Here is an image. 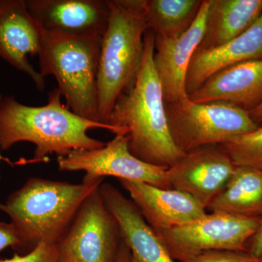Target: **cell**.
Here are the masks:
<instances>
[{"label":"cell","instance_id":"obj_1","mask_svg":"<svg viewBox=\"0 0 262 262\" xmlns=\"http://www.w3.org/2000/svg\"><path fill=\"white\" fill-rule=\"evenodd\" d=\"M57 89L48 93L45 106L22 104L13 96L3 98L0 106V148L8 150L17 143L27 141L35 145L33 158L25 163H39L72 151L100 149L106 144L88 135L91 129H106L118 135L115 127L76 115L61 101Z\"/></svg>","mask_w":262,"mask_h":262},{"label":"cell","instance_id":"obj_2","mask_svg":"<svg viewBox=\"0 0 262 262\" xmlns=\"http://www.w3.org/2000/svg\"><path fill=\"white\" fill-rule=\"evenodd\" d=\"M155 34L144 35L142 65L132 89L117 100L107 124L125 136L133 155L146 163L169 168L185 155L169 130L163 90L154 64Z\"/></svg>","mask_w":262,"mask_h":262},{"label":"cell","instance_id":"obj_3","mask_svg":"<svg viewBox=\"0 0 262 262\" xmlns=\"http://www.w3.org/2000/svg\"><path fill=\"white\" fill-rule=\"evenodd\" d=\"M103 182L86 175L79 184L31 178L0 203V210L10 217L23 248L58 244L84 200Z\"/></svg>","mask_w":262,"mask_h":262},{"label":"cell","instance_id":"obj_4","mask_svg":"<svg viewBox=\"0 0 262 262\" xmlns=\"http://www.w3.org/2000/svg\"><path fill=\"white\" fill-rule=\"evenodd\" d=\"M110 14L101 41L97 76L98 121L108 125L114 105L135 84L148 30L144 0H107Z\"/></svg>","mask_w":262,"mask_h":262},{"label":"cell","instance_id":"obj_5","mask_svg":"<svg viewBox=\"0 0 262 262\" xmlns=\"http://www.w3.org/2000/svg\"><path fill=\"white\" fill-rule=\"evenodd\" d=\"M101 41L102 38L69 37L44 32L38 54L39 72L43 77H55L57 89L64 96L67 107L96 122Z\"/></svg>","mask_w":262,"mask_h":262},{"label":"cell","instance_id":"obj_6","mask_svg":"<svg viewBox=\"0 0 262 262\" xmlns=\"http://www.w3.org/2000/svg\"><path fill=\"white\" fill-rule=\"evenodd\" d=\"M169 130L184 153L205 146L221 145L258 127L248 112L227 101L196 103L189 96L165 104Z\"/></svg>","mask_w":262,"mask_h":262},{"label":"cell","instance_id":"obj_7","mask_svg":"<svg viewBox=\"0 0 262 262\" xmlns=\"http://www.w3.org/2000/svg\"><path fill=\"white\" fill-rule=\"evenodd\" d=\"M259 219L211 212L187 225L158 234L175 261L187 262L208 251L246 252Z\"/></svg>","mask_w":262,"mask_h":262},{"label":"cell","instance_id":"obj_8","mask_svg":"<svg viewBox=\"0 0 262 262\" xmlns=\"http://www.w3.org/2000/svg\"><path fill=\"white\" fill-rule=\"evenodd\" d=\"M121 242L118 224L98 188L84 200L57 245L60 261L116 262Z\"/></svg>","mask_w":262,"mask_h":262},{"label":"cell","instance_id":"obj_9","mask_svg":"<svg viewBox=\"0 0 262 262\" xmlns=\"http://www.w3.org/2000/svg\"><path fill=\"white\" fill-rule=\"evenodd\" d=\"M61 171H83L96 178L115 177L118 180L135 181L170 189L168 168L146 163L132 155L126 136L115 135L103 147L75 151L57 158Z\"/></svg>","mask_w":262,"mask_h":262},{"label":"cell","instance_id":"obj_10","mask_svg":"<svg viewBox=\"0 0 262 262\" xmlns=\"http://www.w3.org/2000/svg\"><path fill=\"white\" fill-rule=\"evenodd\" d=\"M236 166L220 145L186 153L168 168L170 189L189 194L207 210L227 185Z\"/></svg>","mask_w":262,"mask_h":262},{"label":"cell","instance_id":"obj_11","mask_svg":"<svg viewBox=\"0 0 262 262\" xmlns=\"http://www.w3.org/2000/svg\"><path fill=\"white\" fill-rule=\"evenodd\" d=\"M29 13L45 32L69 37L103 38L110 9L107 0H25Z\"/></svg>","mask_w":262,"mask_h":262},{"label":"cell","instance_id":"obj_12","mask_svg":"<svg viewBox=\"0 0 262 262\" xmlns=\"http://www.w3.org/2000/svg\"><path fill=\"white\" fill-rule=\"evenodd\" d=\"M44 31L32 18L25 0H0V57L32 79L39 91L46 89L45 77L29 62L38 56Z\"/></svg>","mask_w":262,"mask_h":262},{"label":"cell","instance_id":"obj_13","mask_svg":"<svg viewBox=\"0 0 262 262\" xmlns=\"http://www.w3.org/2000/svg\"><path fill=\"white\" fill-rule=\"evenodd\" d=\"M209 0H203L199 13L187 32L175 39L155 37L154 64L165 104L188 97L186 78L191 59L206 31Z\"/></svg>","mask_w":262,"mask_h":262},{"label":"cell","instance_id":"obj_14","mask_svg":"<svg viewBox=\"0 0 262 262\" xmlns=\"http://www.w3.org/2000/svg\"><path fill=\"white\" fill-rule=\"evenodd\" d=\"M148 225L158 234L199 220L206 210L186 193L135 181L119 180Z\"/></svg>","mask_w":262,"mask_h":262},{"label":"cell","instance_id":"obj_15","mask_svg":"<svg viewBox=\"0 0 262 262\" xmlns=\"http://www.w3.org/2000/svg\"><path fill=\"white\" fill-rule=\"evenodd\" d=\"M99 191L118 224L122 241L130 250L131 262H177L134 202L108 183L103 182Z\"/></svg>","mask_w":262,"mask_h":262},{"label":"cell","instance_id":"obj_16","mask_svg":"<svg viewBox=\"0 0 262 262\" xmlns=\"http://www.w3.org/2000/svg\"><path fill=\"white\" fill-rule=\"evenodd\" d=\"M188 96L196 103L227 101L250 113L262 104V59L220 71Z\"/></svg>","mask_w":262,"mask_h":262},{"label":"cell","instance_id":"obj_17","mask_svg":"<svg viewBox=\"0 0 262 262\" xmlns=\"http://www.w3.org/2000/svg\"><path fill=\"white\" fill-rule=\"evenodd\" d=\"M256 59H262V15L251 28L232 40L212 49L195 51L186 78L188 96L217 72Z\"/></svg>","mask_w":262,"mask_h":262},{"label":"cell","instance_id":"obj_18","mask_svg":"<svg viewBox=\"0 0 262 262\" xmlns=\"http://www.w3.org/2000/svg\"><path fill=\"white\" fill-rule=\"evenodd\" d=\"M261 15L262 0H209L206 31L196 51L232 40L251 28Z\"/></svg>","mask_w":262,"mask_h":262},{"label":"cell","instance_id":"obj_19","mask_svg":"<svg viewBox=\"0 0 262 262\" xmlns=\"http://www.w3.org/2000/svg\"><path fill=\"white\" fill-rule=\"evenodd\" d=\"M248 218L262 215V170L237 167L222 193L208 208Z\"/></svg>","mask_w":262,"mask_h":262},{"label":"cell","instance_id":"obj_20","mask_svg":"<svg viewBox=\"0 0 262 262\" xmlns=\"http://www.w3.org/2000/svg\"><path fill=\"white\" fill-rule=\"evenodd\" d=\"M203 0H144L148 29L155 37L175 39L194 23Z\"/></svg>","mask_w":262,"mask_h":262},{"label":"cell","instance_id":"obj_21","mask_svg":"<svg viewBox=\"0 0 262 262\" xmlns=\"http://www.w3.org/2000/svg\"><path fill=\"white\" fill-rule=\"evenodd\" d=\"M220 146L236 166L262 170V124L256 130L232 138Z\"/></svg>","mask_w":262,"mask_h":262},{"label":"cell","instance_id":"obj_22","mask_svg":"<svg viewBox=\"0 0 262 262\" xmlns=\"http://www.w3.org/2000/svg\"><path fill=\"white\" fill-rule=\"evenodd\" d=\"M0 262H60L58 245L42 243L32 248L27 254L0 260Z\"/></svg>","mask_w":262,"mask_h":262},{"label":"cell","instance_id":"obj_23","mask_svg":"<svg viewBox=\"0 0 262 262\" xmlns=\"http://www.w3.org/2000/svg\"><path fill=\"white\" fill-rule=\"evenodd\" d=\"M187 262H261L246 252L237 251H208L198 255Z\"/></svg>","mask_w":262,"mask_h":262},{"label":"cell","instance_id":"obj_24","mask_svg":"<svg viewBox=\"0 0 262 262\" xmlns=\"http://www.w3.org/2000/svg\"><path fill=\"white\" fill-rule=\"evenodd\" d=\"M9 247L23 248L21 239L13 224L0 222V252Z\"/></svg>","mask_w":262,"mask_h":262},{"label":"cell","instance_id":"obj_25","mask_svg":"<svg viewBox=\"0 0 262 262\" xmlns=\"http://www.w3.org/2000/svg\"><path fill=\"white\" fill-rule=\"evenodd\" d=\"M246 253L255 258H260L262 256V215L256 232L248 241Z\"/></svg>","mask_w":262,"mask_h":262},{"label":"cell","instance_id":"obj_26","mask_svg":"<svg viewBox=\"0 0 262 262\" xmlns=\"http://www.w3.org/2000/svg\"><path fill=\"white\" fill-rule=\"evenodd\" d=\"M116 262H131L130 250L122 241L119 248Z\"/></svg>","mask_w":262,"mask_h":262},{"label":"cell","instance_id":"obj_27","mask_svg":"<svg viewBox=\"0 0 262 262\" xmlns=\"http://www.w3.org/2000/svg\"><path fill=\"white\" fill-rule=\"evenodd\" d=\"M250 116L256 125H260L262 124V104L258 107L250 112Z\"/></svg>","mask_w":262,"mask_h":262},{"label":"cell","instance_id":"obj_28","mask_svg":"<svg viewBox=\"0 0 262 262\" xmlns=\"http://www.w3.org/2000/svg\"><path fill=\"white\" fill-rule=\"evenodd\" d=\"M3 96H2L1 95H0V106H1L2 101H3ZM1 159H3V158H2L1 155H0V160Z\"/></svg>","mask_w":262,"mask_h":262},{"label":"cell","instance_id":"obj_29","mask_svg":"<svg viewBox=\"0 0 262 262\" xmlns=\"http://www.w3.org/2000/svg\"><path fill=\"white\" fill-rule=\"evenodd\" d=\"M259 259H260V261L262 262V256L261 258H259Z\"/></svg>","mask_w":262,"mask_h":262},{"label":"cell","instance_id":"obj_30","mask_svg":"<svg viewBox=\"0 0 262 262\" xmlns=\"http://www.w3.org/2000/svg\"><path fill=\"white\" fill-rule=\"evenodd\" d=\"M60 262H63V261H60Z\"/></svg>","mask_w":262,"mask_h":262}]
</instances>
